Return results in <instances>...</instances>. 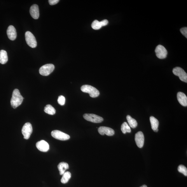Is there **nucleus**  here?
Segmentation results:
<instances>
[{
	"label": "nucleus",
	"instance_id": "1",
	"mask_svg": "<svg viewBox=\"0 0 187 187\" xmlns=\"http://www.w3.org/2000/svg\"><path fill=\"white\" fill-rule=\"evenodd\" d=\"M23 99H24L21 95L19 90L16 89L13 91L11 100V106L14 109L17 108L22 103Z\"/></svg>",
	"mask_w": 187,
	"mask_h": 187
},
{
	"label": "nucleus",
	"instance_id": "2",
	"mask_svg": "<svg viewBox=\"0 0 187 187\" xmlns=\"http://www.w3.org/2000/svg\"><path fill=\"white\" fill-rule=\"evenodd\" d=\"M81 90L83 92L88 93L91 97L95 98L99 96L100 92L97 88L90 85H85L81 86Z\"/></svg>",
	"mask_w": 187,
	"mask_h": 187
},
{
	"label": "nucleus",
	"instance_id": "3",
	"mask_svg": "<svg viewBox=\"0 0 187 187\" xmlns=\"http://www.w3.org/2000/svg\"><path fill=\"white\" fill-rule=\"evenodd\" d=\"M25 38L26 41L30 47L32 48H35L37 46V42L34 35L30 31L25 33Z\"/></svg>",
	"mask_w": 187,
	"mask_h": 187
},
{
	"label": "nucleus",
	"instance_id": "4",
	"mask_svg": "<svg viewBox=\"0 0 187 187\" xmlns=\"http://www.w3.org/2000/svg\"><path fill=\"white\" fill-rule=\"evenodd\" d=\"M55 69V66L52 64H47L43 65L39 69V73L42 75L47 76L49 75Z\"/></svg>",
	"mask_w": 187,
	"mask_h": 187
},
{
	"label": "nucleus",
	"instance_id": "5",
	"mask_svg": "<svg viewBox=\"0 0 187 187\" xmlns=\"http://www.w3.org/2000/svg\"><path fill=\"white\" fill-rule=\"evenodd\" d=\"M173 72L175 75L179 77V79L181 81L187 83V74L181 68L179 67L175 68L173 70Z\"/></svg>",
	"mask_w": 187,
	"mask_h": 187
},
{
	"label": "nucleus",
	"instance_id": "6",
	"mask_svg": "<svg viewBox=\"0 0 187 187\" xmlns=\"http://www.w3.org/2000/svg\"><path fill=\"white\" fill-rule=\"evenodd\" d=\"M51 135L52 137L55 138L62 140V141L68 140L70 138L69 135L58 130L52 131L51 133Z\"/></svg>",
	"mask_w": 187,
	"mask_h": 187
},
{
	"label": "nucleus",
	"instance_id": "7",
	"mask_svg": "<svg viewBox=\"0 0 187 187\" xmlns=\"http://www.w3.org/2000/svg\"><path fill=\"white\" fill-rule=\"evenodd\" d=\"M83 117L86 120L93 123H101L103 121V119L101 117L93 114H85Z\"/></svg>",
	"mask_w": 187,
	"mask_h": 187
},
{
	"label": "nucleus",
	"instance_id": "8",
	"mask_svg": "<svg viewBox=\"0 0 187 187\" xmlns=\"http://www.w3.org/2000/svg\"><path fill=\"white\" fill-rule=\"evenodd\" d=\"M33 128L31 123L27 122L25 124L22 128V132L24 138L28 139L32 134Z\"/></svg>",
	"mask_w": 187,
	"mask_h": 187
},
{
	"label": "nucleus",
	"instance_id": "9",
	"mask_svg": "<svg viewBox=\"0 0 187 187\" xmlns=\"http://www.w3.org/2000/svg\"><path fill=\"white\" fill-rule=\"evenodd\" d=\"M157 57L159 59H163L167 57V51L164 46L159 45L156 47L155 50Z\"/></svg>",
	"mask_w": 187,
	"mask_h": 187
},
{
	"label": "nucleus",
	"instance_id": "10",
	"mask_svg": "<svg viewBox=\"0 0 187 187\" xmlns=\"http://www.w3.org/2000/svg\"><path fill=\"white\" fill-rule=\"evenodd\" d=\"M135 140L137 146L139 148L143 147L144 143V136L141 132H138L135 135Z\"/></svg>",
	"mask_w": 187,
	"mask_h": 187
},
{
	"label": "nucleus",
	"instance_id": "11",
	"mask_svg": "<svg viewBox=\"0 0 187 187\" xmlns=\"http://www.w3.org/2000/svg\"><path fill=\"white\" fill-rule=\"evenodd\" d=\"M36 146L40 151L44 152L48 151L49 149V145L48 142L44 140L37 142Z\"/></svg>",
	"mask_w": 187,
	"mask_h": 187
},
{
	"label": "nucleus",
	"instance_id": "12",
	"mask_svg": "<svg viewBox=\"0 0 187 187\" xmlns=\"http://www.w3.org/2000/svg\"><path fill=\"white\" fill-rule=\"evenodd\" d=\"M98 130L99 134L102 135L106 134L108 136H112L115 134L114 131L112 128L103 126L99 127Z\"/></svg>",
	"mask_w": 187,
	"mask_h": 187
},
{
	"label": "nucleus",
	"instance_id": "13",
	"mask_svg": "<svg viewBox=\"0 0 187 187\" xmlns=\"http://www.w3.org/2000/svg\"><path fill=\"white\" fill-rule=\"evenodd\" d=\"M7 34L8 38L11 40L14 41L17 37V33L14 27L10 25L8 27L7 31Z\"/></svg>",
	"mask_w": 187,
	"mask_h": 187
},
{
	"label": "nucleus",
	"instance_id": "14",
	"mask_svg": "<svg viewBox=\"0 0 187 187\" xmlns=\"http://www.w3.org/2000/svg\"><path fill=\"white\" fill-rule=\"evenodd\" d=\"M30 13L33 18L37 19L39 17V11L38 6L34 4L31 6L30 9Z\"/></svg>",
	"mask_w": 187,
	"mask_h": 187
},
{
	"label": "nucleus",
	"instance_id": "15",
	"mask_svg": "<svg viewBox=\"0 0 187 187\" xmlns=\"http://www.w3.org/2000/svg\"><path fill=\"white\" fill-rule=\"evenodd\" d=\"M177 99L179 103L184 106H187V97L185 94L179 92L177 94Z\"/></svg>",
	"mask_w": 187,
	"mask_h": 187
},
{
	"label": "nucleus",
	"instance_id": "16",
	"mask_svg": "<svg viewBox=\"0 0 187 187\" xmlns=\"http://www.w3.org/2000/svg\"><path fill=\"white\" fill-rule=\"evenodd\" d=\"M150 120L152 129L154 132H157L158 131V127L159 124V121L157 119L153 116H151L150 118Z\"/></svg>",
	"mask_w": 187,
	"mask_h": 187
},
{
	"label": "nucleus",
	"instance_id": "17",
	"mask_svg": "<svg viewBox=\"0 0 187 187\" xmlns=\"http://www.w3.org/2000/svg\"><path fill=\"white\" fill-rule=\"evenodd\" d=\"M58 168L59 170L60 175H63L65 172L66 170L68 169L69 166L68 164L67 163L62 162L59 163L58 166Z\"/></svg>",
	"mask_w": 187,
	"mask_h": 187
},
{
	"label": "nucleus",
	"instance_id": "18",
	"mask_svg": "<svg viewBox=\"0 0 187 187\" xmlns=\"http://www.w3.org/2000/svg\"><path fill=\"white\" fill-rule=\"evenodd\" d=\"M8 54L6 51L4 50L0 51V63L4 64L8 62Z\"/></svg>",
	"mask_w": 187,
	"mask_h": 187
},
{
	"label": "nucleus",
	"instance_id": "19",
	"mask_svg": "<svg viewBox=\"0 0 187 187\" xmlns=\"http://www.w3.org/2000/svg\"><path fill=\"white\" fill-rule=\"evenodd\" d=\"M127 119L130 127L132 128H135L137 127L138 123L136 120L130 116L128 115Z\"/></svg>",
	"mask_w": 187,
	"mask_h": 187
},
{
	"label": "nucleus",
	"instance_id": "20",
	"mask_svg": "<svg viewBox=\"0 0 187 187\" xmlns=\"http://www.w3.org/2000/svg\"><path fill=\"white\" fill-rule=\"evenodd\" d=\"M44 111L50 115H53L55 113V110L51 105L48 104L44 107Z\"/></svg>",
	"mask_w": 187,
	"mask_h": 187
},
{
	"label": "nucleus",
	"instance_id": "21",
	"mask_svg": "<svg viewBox=\"0 0 187 187\" xmlns=\"http://www.w3.org/2000/svg\"><path fill=\"white\" fill-rule=\"evenodd\" d=\"M71 177V173L69 172H65L63 175L61 181L62 183H66L68 182Z\"/></svg>",
	"mask_w": 187,
	"mask_h": 187
},
{
	"label": "nucleus",
	"instance_id": "22",
	"mask_svg": "<svg viewBox=\"0 0 187 187\" xmlns=\"http://www.w3.org/2000/svg\"><path fill=\"white\" fill-rule=\"evenodd\" d=\"M121 130L124 134H125L127 132L130 133L131 132L130 127L126 122H124L121 125Z\"/></svg>",
	"mask_w": 187,
	"mask_h": 187
},
{
	"label": "nucleus",
	"instance_id": "23",
	"mask_svg": "<svg viewBox=\"0 0 187 187\" xmlns=\"http://www.w3.org/2000/svg\"><path fill=\"white\" fill-rule=\"evenodd\" d=\"M92 27L93 29L95 30H99L102 27L101 23L99 21L96 20L93 22Z\"/></svg>",
	"mask_w": 187,
	"mask_h": 187
},
{
	"label": "nucleus",
	"instance_id": "24",
	"mask_svg": "<svg viewBox=\"0 0 187 187\" xmlns=\"http://www.w3.org/2000/svg\"><path fill=\"white\" fill-rule=\"evenodd\" d=\"M178 170L179 172L182 173L184 174L185 176H187V169L186 167L183 165H179L178 168Z\"/></svg>",
	"mask_w": 187,
	"mask_h": 187
},
{
	"label": "nucleus",
	"instance_id": "25",
	"mask_svg": "<svg viewBox=\"0 0 187 187\" xmlns=\"http://www.w3.org/2000/svg\"><path fill=\"white\" fill-rule=\"evenodd\" d=\"M65 98L63 96L61 95L58 97V102L61 106H64L65 103Z\"/></svg>",
	"mask_w": 187,
	"mask_h": 187
},
{
	"label": "nucleus",
	"instance_id": "26",
	"mask_svg": "<svg viewBox=\"0 0 187 187\" xmlns=\"http://www.w3.org/2000/svg\"><path fill=\"white\" fill-rule=\"evenodd\" d=\"M180 31L182 34L187 38V28L184 27L182 28L180 30Z\"/></svg>",
	"mask_w": 187,
	"mask_h": 187
},
{
	"label": "nucleus",
	"instance_id": "27",
	"mask_svg": "<svg viewBox=\"0 0 187 187\" xmlns=\"http://www.w3.org/2000/svg\"><path fill=\"white\" fill-rule=\"evenodd\" d=\"M59 2V0H49V3L50 5H53L57 4Z\"/></svg>",
	"mask_w": 187,
	"mask_h": 187
},
{
	"label": "nucleus",
	"instance_id": "28",
	"mask_svg": "<svg viewBox=\"0 0 187 187\" xmlns=\"http://www.w3.org/2000/svg\"><path fill=\"white\" fill-rule=\"evenodd\" d=\"M100 23H101L102 27L106 26L109 23L108 20H103L101 21H100Z\"/></svg>",
	"mask_w": 187,
	"mask_h": 187
},
{
	"label": "nucleus",
	"instance_id": "29",
	"mask_svg": "<svg viewBox=\"0 0 187 187\" xmlns=\"http://www.w3.org/2000/svg\"><path fill=\"white\" fill-rule=\"evenodd\" d=\"M147 187V186L145 185H143L141 187Z\"/></svg>",
	"mask_w": 187,
	"mask_h": 187
}]
</instances>
